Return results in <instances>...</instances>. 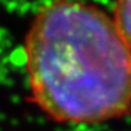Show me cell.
Returning a JSON list of instances; mask_svg holds the SVG:
<instances>
[{"label": "cell", "mask_w": 131, "mask_h": 131, "mask_svg": "<svg viewBox=\"0 0 131 131\" xmlns=\"http://www.w3.org/2000/svg\"><path fill=\"white\" fill-rule=\"evenodd\" d=\"M33 98L62 123H101L131 108V47L112 17L92 5L57 0L26 37Z\"/></svg>", "instance_id": "1"}, {"label": "cell", "mask_w": 131, "mask_h": 131, "mask_svg": "<svg viewBox=\"0 0 131 131\" xmlns=\"http://www.w3.org/2000/svg\"><path fill=\"white\" fill-rule=\"evenodd\" d=\"M113 21L124 40L131 47V0H117Z\"/></svg>", "instance_id": "2"}]
</instances>
